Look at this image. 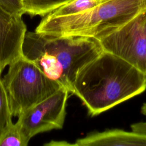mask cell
I'll list each match as a JSON object with an SVG mask.
<instances>
[{
  "label": "cell",
  "instance_id": "1",
  "mask_svg": "<svg viewBox=\"0 0 146 146\" xmlns=\"http://www.w3.org/2000/svg\"><path fill=\"white\" fill-rule=\"evenodd\" d=\"M146 75L121 58L103 50L78 72L72 86L95 116L143 92Z\"/></svg>",
  "mask_w": 146,
  "mask_h": 146
},
{
  "label": "cell",
  "instance_id": "2",
  "mask_svg": "<svg viewBox=\"0 0 146 146\" xmlns=\"http://www.w3.org/2000/svg\"><path fill=\"white\" fill-rule=\"evenodd\" d=\"M103 51L99 40L83 36H58L27 32L22 56L49 78L72 92L79 71Z\"/></svg>",
  "mask_w": 146,
  "mask_h": 146
},
{
  "label": "cell",
  "instance_id": "3",
  "mask_svg": "<svg viewBox=\"0 0 146 146\" xmlns=\"http://www.w3.org/2000/svg\"><path fill=\"white\" fill-rule=\"evenodd\" d=\"M146 9V0H103L75 14L43 17L35 31L58 36H83L100 39Z\"/></svg>",
  "mask_w": 146,
  "mask_h": 146
},
{
  "label": "cell",
  "instance_id": "4",
  "mask_svg": "<svg viewBox=\"0 0 146 146\" xmlns=\"http://www.w3.org/2000/svg\"><path fill=\"white\" fill-rule=\"evenodd\" d=\"M2 81L13 116H19L62 87L22 55L9 66Z\"/></svg>",
  "mask_w": 146,
  "mask_h": 146
},
{
  "label": "cell",
  "instance_id": "5",
  "mask_svg": "<svg viewBox=\"0 0 146 146\" xmlns=\"http://www.w3.org/2000/svg\"><path fill=\"white\" fill-rule=\"evenodd\" d=\"M99 40L103 50L121 58L146 75V9Z\"/></svg>",
  "mask_w": 146,
  "mask_h": 146
},
{
  "label": "cell",
  "instance_id": "6",
  "mask_svg": "<svg viewBox=\"0 0 146 146\" xmlns=\"http://www.w3.org/2000/svg\"><path fill=\"white\" fill-rule=\"evenodd\" d=\"M70 91L62 86L53 94L18 116L22 132L27 141L38 133L62 128Z\"/></svg>",
  "mask_w": 146,
  "mask_h": 146
},
{
  "label": "cell",
  "instance_id": "7",
  "mask_svg": "<svg viewBox=\"0 0 146 146\" xmlns=\"http://www.w3.org/2000/svg\"><path fill=\"white\" fill-rule=\"evenodd\" d=\"M22 15L11 14L0 7V73L22 55L27 33Z\"/></svg>",
  "mask_w": 146,
  "mask_h": 146
},
{
  "label": "cell",
  "instance_id": "8",
  "mask_svg": "<svg viewBox=\"0 0 146 146\" xmlns=\"http://www.w3.org/2000/svg\"><path fill=\"white\" fill-rule=\"evenodd\" d=\"M78 146H146V135L120 129L92 133L78 139Z\"/></svg>",
  "mask_w": 146,
  "mask_h": 146
},
{
  "label": "cell",
  "instance_id": "9",
  "mask_svg": "<svg viewBox=\"0 0 146 146\" xmlns=\"http://www.w3.org/2000/svg\"><path fill=\"white\" fill-rule=\"evenodd\" d=\"M71 0H22L25 13L44 17Z\"/></svg>",
  "mask_w": 146,
  "mask_h": 146
},
{
  "label": "cell",
  "instance_id": "10",
  "mask_svg": "<svg viewBox=\"0 0 146 146\" xmlns=\"http://www.w3.org/2000/svg\"><path fill=\"white\" fill-rule=\"evenodd\" d=\"M103 0H71L47 14L51 17L67 16L92 8Z\"/></svg>",
  "mask_w": 146,
  "mask_h": 146
},
{
  "label": "cell",
  "instance_id": "11",
  "mask_svg": "<svg viewBox=\"0 0 146 146\" xmlns=\"http://www.w3.org/2000/svg\"><path fill=\"white\" fill-rule=\"evenodd\" d=\"M28 143L18 121H11L0 135V146H26Z\"/></svg>",
  "mask_w": 146,
  "mask_h": 146
},
{
  "label": "cell",
  "instance_id": "12",
  "mask_svg": "<svg viewBox=\"0 0 146 146\" xmlns=\"http://www.w3.org/2000/svg\"><path fill=\"white\" fill-rule=\"evenodd\" d=\"M12 116L0 73V135L12 121Z\"/></svg>",
  "mask_w": 146,
  "mask_h": 146
},
{
  "label": "cell",
  "instance_id": "13",
  "mask_svg": "<svg viewBox=\"0 0 146 146\" xmlns=\"http://www.w3.org/2000/svg\"><path fill=\"white\" fill-rule=\"evenodd\" d=\"M0 7L13 14H25L22 0H0Z\"/></svg>",
  "mask_w": 146,
  "mask_h": 146
},
{
  "label": "cell",
  "instance_id": "14",
  "mask_svg": "<svg viewBox=\"0 0 146 146\" xmlns=\"http://www.w3.org/2000/svg\"><path fill=\"white\" fill-rule=\"evenodd\" d=\"M131 128L133 131L146 135V121L132 124Z\"/></svg>",
  "mask_w": 146,
  "mask_h": 146
},
{
  "label": "cell",
  "instance_id": "15",
  "mask_svg": "<svg viewBox=\"0 0 146 146\" xmlns=\"http://www.w3.org/2000/svg\"><path fill=\"white\" fill-rule=\"evenodd\" d=\"M141 112L144 116H146V103L143 104V105L142 106L141 108Z\"/></svg>",
  "mask_w": 146,
  "mask_h": 146
}]
</instances>
